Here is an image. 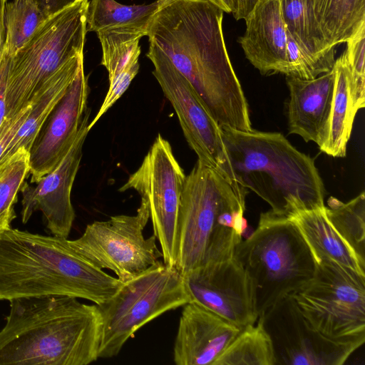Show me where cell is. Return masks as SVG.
Returning <instances> with one entry per match:
<instances>
[{
  "label": "cell",
  "instance_id": "cell-34",
  "mask_svg": "<svg viewBox=\"0 0 365 365\" xmlns=\"http://www.w3.org/2000/svg\"><path fill=\"white\" fill-rule=\"evenodd\" d=\"M11 56L2 52L0 58V126L6 116V88Z\"/></svg>",
  "mask_w": 365,
  "mask_h": 365
},
{
  "label": "cell",
  "instance_id": "cell-6",
  "mask_svg": "<svg viewBox=\"0 0 365 365\" xmlns=\"http://www.w3.org/2000/svg\"><path fill=\"white\" fill-rule=\"evenodd\" d=\"M234 257L248 274L258 317L314 275L316 260L289 217L270 210L257 229L236 247Z\"/></svg>",
  "mask_w": 365,
  "mask_h": 365
},
{
  "label": "cell",
  "instance_id": "cell-28",
  "mask_svg": "<svg viewBox=\"0 0 365 365\" xmlns=\"http://www.w3.org/2000/svg\"><path fill=\"white\" fill-rule=\"evenodd\" d=\"M283 18L287 31L307 52L318 57L334 56L322 36L308 0H281Z\"/></svg>",
  "mask_w": 365,
  "mask_h": 365
},
{
  "label": "cell",
  "instance_id": "cell-14",
  "mask_svg": "<svg viewBox=\"0 0 365 365\" xmlns=\"http://www.w3.org/2000/svg\"><path fill=\"white\" fill-rule=\"evenodd\" d=\"M182 277L190 302L241 329L256 323L258 315L252 284L234 257L197 267Z\"/></svg>",
  "mask_w": 365,
  "mask_h": 365
},
{
  "label": "cell",
  "instance_id": "cell-33",
  "mask_svg": "<svg viewBox=\"0 0 365 365\" xmlns=\"http://www.w3.org/2000/svg\"><path fill=\"white\" fill-rule=\"evenodd\" d=\"M31 108V102L14 115H6L0 126V158L7 149Z\"/></svg>",
  "mask_w": 365,
  "mask_h": 365
},
{
  "label": "cell",
  "instance_id": "cell-12",
  "mask_svg": "<svg viewBox=\"0 0 365 365\" xmlns=\"http://www.w3.org/2000/svg\"><path fill=\"white\" fill-rule=\"evenodd\" d=\"M146 56L154 66L153 74L175 110L186 140L198 160L217 171L239 192L247 195V190L235 180L221 128L193 87L155 47L149 44Z\"/></svg>",
  "mask_w": 365,
  "mask_h": 365
},
{
  "label": "cell",
  "instance_id": "cell-3",
  "mask_svg": "<svg viewBox=\"0 0 365 365\" xmlns=\"http://www.w3.org/2000/svg\"><path fill=\"white\" fill-rule=\"evenodd\" d=\"M123 283L78 253L67 238L11 227L0 233V300L68 296L99 305Z\"/></svg>",
  "mask_w": 365,
  "mask_h": 365
},
{
  "label": "cell",
  "instance_id": "cell-5",
  "mask_svg": "<svg viewBox=\"0 0 365 365\" xmlns=\"http://www.w3.org/2000/svg\"><path fill=\"white\" fill-rule=\"evenodd\" d=\"M245 197L197 160L186 175L181 199L175 267L182 275L234 257L248 227Z\"/></svg>",
  "mask_w": 365,
  "mask_h": 365
},
{
  "label": "cell",
  "instance_id": "cell-29",
  "mask_svg": "<svg viewBox=\"0 0 365 365\" xmlns=\"http://www.w3.org/2000/svg\"><path fill=\"white\" fill-rule=\"evenodd\" d=\"M46 19L34 0L7 1L4 9L3 51L12 57Z\"/></svg>",
  "mask_w": 365,
  "mask_h": 365
},
{
  "label": "cell",
  "instance_id": "cell-1",
  "mask_svg": "<svg viewBox=\"0 0 365 365\" xmlns=\"http://www.w3.org/2000/svg\"><path fill=\"white\" fill-rule=\"evenodd\" d=\"M147 31L220 127L252 130L248 103L225 43L224 11L208 0H158Z\"/></svg>",
  "mask_w": 365,
  "mask_h": 365
},
{
  "label": "cell",
  "instance_id": "cell-11",
  "mask_svg": "<svg viewBox=\"0 0 365 365\" xmlns=\"http://www.w3.org/2000/svg\"><path fill=\"white\" fill-rule=\"evenodd\" d=\"M186 175L170 143L158 135L138 169L119 189H133L148 202L163 262L175 267L181 199Z\"/></svg>",
  "mask_w": 365,
  "mask_h": 365
},
{
  "label": "cell",
  "instance_id": "cell-2",
  "mask_svg": "<svg viewBox=\"0 0 365 365\" xmlns=\"http://www.w3.org/2000/svg\"><path fill=\"white\" fill-rule=\"evenodd\" d=\"M0 330V365H88L99 359L98 306L68 296L11 299Z\"/></svg>",
  "mask_w": 365,
  "mask_h": 365
},
{
  "label": "cell",
  "instance_id": "cell-10",
  "mask_svg": "<svg viewBox=\"0 0 365 365\" xmlns=\"http://www.w3.org/2000/svg\"><path fill=\"white\" fill-rule=\"evenodd\" d=\"M150 219L148 202L141 198L135 215H118L88 224L82 235L68 242L78 253L100 269L111 270L123 282L156 264L162 257L153 234L143 230Z\"/></svg>",
  "mask_w": 365,
  "mask_h": 365
},
{
  "label": "cell",
  "instance_id": "cell-39",
  "mask_svg": "<svg viewBox=\"0 0 365 365\" xmlns=\"http://www.w3.org/2000/svg\"><path fill=\"white\" fill-rule=\"evenodd\" d=\"M77 1H81V0H77Z\"/></svg>",
  "mask_w": 365,
  "mask_h": 365
},
{
  "label": "cell",
  "instance_id": "cell-13",
  "mask_svg": "<svg viewBox=\"0 0 365 365\" xmlns=\"http://www.w3.org/2000/svg\"><path fill=\"white\" fill-rule=\"evenodd\" d=\"M259 317L272 340L276 365H342L360 347L322 336L304 318L291 294Z\"/></svg>",
  "mask_w": 365,
  "mask_h": 365
},
{
  "label": "cell",
  "instance_id": "cell-4",
  "mask_svg": "<svg viewBox=\"0 0 365 365\" xmlns=\"http://www.w3.org/2000/svg\"><path fill=\"white\" fill-rule=\"evenodd\" d=\"M220 128L237 182L264 200L271 211L289 217L325 206V187L314 160L282 133Z\"/></svg>",
  "mask_w": 365,
  "mask_h": 365
},
{
  "label": "cell",
  "instance_id": "cell-38",
  "mask_svg": "<svg viewBox=\"0 0 365 365\" xmlns=\"http://www.w3.org/2000/svg\"><path fill=\"white\" fill-rule=\"evenodd\" d=\"M3 46H4V43L0 41V58L1 57L2 52H3Z\"/></svg>",
  "mask_w": 365,
  "mask_h": 365
},
{
  "label": "cell",
  "instance_id": "cell-26",
  "mask_svg": "<svg viewBox=\"0 0 365 365\" xmlns=\"http://www.w3.org/2000/svg\"><path fill=\"white\" fill-rule=\"evenodd\" d=\"M239 334L213 365H276L272 340L261 317Z\"/></svg>",
  "mask_w": 365,
  "mask_h": 365
},
{
  "label": "cell",
  "instance_id": "cell-25",
  "mask_svg": "<svg viewBox=\"0 0 365 365\" xmlns=\"http://www.w3.org/2000/svg\"><path fill=\"white\" fill-rule=\"evenodd\" d=\"M158 7V0L142 5H125L115 0H88L87 31L124 29L143 32L146 36Z\"/></svg>",
  "mask_w": 365,
  "mask_h": 365
},
{
  "label": "cell",
  "instance_id": "cell-21",
  "mask_svg": "<svg viewBox=\"0 0 365 365\" xmlns=\"http://www.w3.org/2000/svg\"><path fill=\"white\" fill-rule=\"evenodd\" d=\"M324 207L298 212L289 217L299 229L315 260H331L365 276V261L334 228L325 215Z\"/></svg>",
  "mask_w": 365,
  "mask_h": 365
},
{
  "label": "cell",
  "instance_id": "cell-27",
  "mask_svg": "<svg viewBox=\"0 0 365 365\" xmlns=\"http://www.w3.org/2000/svg\"><path fill=\"white\" fill-rule=\"evenodd\" d=\"M324 212L339 235L365 261L364 192L347 202L331 196L327 200Z\"/></svg>",
  "mask_w": 365,
  "mask_h": 365
},
{
  "label": "cell",
  "instance_id": "cell-23",
  "mask_svg": "<svg viewBox=\"0 0 365 365\" xmlns=\"http://www.w3.org/2000/svg\"><path fill=\"white\" fill-rule=\"evenodd\" d=\"M329 48L346 43L365 25V0H308Z\"/></svg>",
  "mask_w": 365,
  "mask_h": 365
},
{
  "label": "cell",
  "instance_id": "cell-9",
  "mask_svg": "<svg viewBox=\"0 0 365 365\" xmlns=\"http://www.w3.org/2000/svg\"><path fill=\"white\" fill-rule=\"evenodd\" d=\"M310 325L338 344L365 341V276L328 259L316 260L313 277L291 294Z\"/></svg>",
  "mask_w": 365,
  "mask_h": 365
},
{
  "label": "cell",
  "instance_id": "cell-18",
  "mask_svg": "<svg viewBox=\"0 0 365 365\" xmlns=\"http://www.w3.org/2000/svg\"><path fill=\"white\" fill-rule=\"evenodd\" d=\"M239 42L247 59L262 75L289 74L287 29L281 0H257L244 19Z\"/></svg>",
  "mask_w": 365,
  "mask_h": 365
},
{
  "label": "cell",
  "instance_id": "cell-8",
  "mask_svg": "<svg viewBox=\"0 0 365 365\" xmlns=\"http://www.w3.org/2000/svg\"><path fill=\"white\" fill-rule=\"evenodd\" d=\"M190 302L182 275L163 261L123 283L97 305L103 329L98 356H116L126 341L148 322Z\"/></svg>",
  "mask_w": 365,
  "mask_h": 365
},
{
  "label": "cell",
  "instance_id": "cell-20",
  "mask_svg": "<svg viewBox=\"0 0 365 365\" xmlns=\"http://www.w3.org/2000/svg\"><path fill=\"white\" fill-rule=\"evenodd\" d=\"M83 66V53L76 55L63 64L35 94L31 101L29 115L1 157L0 165L19 148L29 152L47 118Z\"/></svg>",
  "mask_w": 365,
  "mask_h": 365
},
{
  "label": "cell",
  "instance_id": "cell-37",
  "mask_svg": "<svg viewBox=\"0 0 365 365\" xmlns=\"http://www.w3.org/2000/svg\"><path fill=\"white\" fill-rule=\"evenodd\" d=\"M8 0H0V41L4 44L5 26H4V9Z\"/></svg>",
  "mask_w": 365,
  "mask_h": 365
},
{
  "label": "cell",
  "instance_id": "cell-30",
  "mask_svg": "<svg viewBox=\"0 0 365 365\" xmlns=\"http://www.w3.org/2000/svg\"><path fill=\"white\" fill-rule=\"evenodd\" d=\"M29 169V153L23 148L0 165V233L11 228L16 217L14 205Z\"/></svg>",
  "mask_w": 365,
  "mask_h": 365
},
{
  "label": "cell",
  "instance_id": "cell-16",
  "mask_svg": "<svg viewBox=\"0 0 365 365\" xmlns=\"http://www.w3.org/2000/svg\"><path fill=\"white\" fill-rule=\"evenodd\" d=\"M88 78L83 66L38 132L29 150L30 182H37L66 154L88 109Z\"/></svg>",
  "mask_w": 365,
  "mask_h": 365
},
{
  "label": "cell",
  "instance_id": "cell-35",
  "mask_svg": "<svg viewBox=\"0 0 365 365\" xmlns=\"http://www.w3.org/2000/svg\"><path fill=\"white\" fill-rule=\"evenodd\" d=\"M46 18L74 4L77 0H34Z\"/></svg>",
  "mask_w": 365,
  "mask_h": 365
},
{
  "label": "cell",
  "instance_id": "cell-7",
  "mask_svg": "<svg viewBox=\"0 0 365 365\" xmlns=\"http://www.w3.org/2000/svg\"><path fill=\"white\" fill-rule=\"evenodd\" d=\"M88 0L77 1L48 16L11 57L6 88V115L31 103L35 94L67 61L83 53Z\"/></svg>",
  "mask_w": 365,
  "mask_h": 365
},
{
  "label": "cell",
  "instance_id": "cell-24",
  "mask_svg": "<svg viewBox=\"0 0 365 365\" xmlns=\"http://www.w3.org/2000/svg\"><path fill=\"white\" fill-rule=\"evenodd\" d=\"M335 82L327 138L320 150L334 158H344L355 115L351 110L348 67L343 53L334 65Z\"/></svg>",
  "mask_w": 365,
  "mask_h": 365
},
{
  "label": "cell",
  "instance_id": "cell-22",
  "mask_svg": "<svg viewBox=\"0 0 365 365\" xmlns=\"http://www.w3.org/2000/svg\"><path fill=\"white\" fill-rule=\"evenodd\" d=\"M101 44L103 65L108 73L109 85L126 91L139 71L143 32L115 29L96 33Z\"/></svg>",
  "mask_w": 365,
  "mask_h": 365
},
{
  "label": "cell",
  "instance_id": "cell-36",
  "mask_svg": "<svg viewBox=\"0 0 365 365\" xmlns=\"http://www.w3.org/2000/svg\"><path fill=\"white\" fill-rule=\"evenodd\" d=\"M220 8L224 12L235 14L237 0H208Z\"/></svg>",
  "mask_w": 365,
  "mask_h": 365
},
{
  "label": "cell",
  "instance_id": "cell-32",
  "mask_svg": "<svg viewBox=\"0 0 365 365\" xmlns=\"http://www.w3.org/2000/svg\"><path fill=\"white\" fill-rule=\"evenodd\" d=\"M287 56L288 76L304 79H313L330 71L336 60L334 56L318 57L307 52L299 46L288 31Z\"/></svg>",
  "mask_w": 365,
  "mask_h": 365
},
{
  "label": "cell",
  "instance_id": "cell-15",
  "mask_svg": "<svg viewBox=\"0 0 365 365\" xmlns=\"http://www.w3.org/2000/svg\"><path fill=\"white\" fill-rule=\"evenodd\" d=\"M90 109L84 113L78 134L71 148L48 173L36 185L24 182L20 191L21 222L25 224L33 213L41 211L46 220V227L53 235L67 238L75 219L71 195L80 163L85 139L89 132Z\"/></svg>",
  "mask_w": 365,
  "mask_h": 365
},
{
  "label": "cell",
  "instance_id": "cell-17",
  "mask_svg": "<svg viewBox=\"0 0 365 365\" xmlns=\"http://www.w3.org/2000/svg\"><path fill=\"white\" fill-rule=\"evenodd\" d=\"M173 346L177 365H213L241 329L193 302L182 306Z\"/></svg>",
  "mask_w": 365,
  "mask_h": 365
},
{
  "label": "cell",
  "instance_id": "cell-31",
  "mask_svg": "<svg viewBox=\"0 0 365 365\" xmlns=\"http://www.w3.org/2000/svg\"><path fill=\"white\" fill-rule=\"evenodd\" d=\"M346 43L344 53L349 72L351 110L356 115L365 106V25Z\"/></svg>",
  "mask_w": 365,
  "mask_h": 365
},
{
  "label": "cell",
  "instance_id": "cell-19",
  "mask_svg": "<svg viewBox=\"0 0 365 365\" xmlns=\"http://www.w3.org/2000/svg\"><path fill=\"white\" fill-rule=\"evenodd\" d=\"M286 82L289 91V133L321 148L329 132L335 82L334 67L313 79L287 76Z\"/></svg>",
  "mask_w": 365,
  "mask_h": 365
}]
</instances>
